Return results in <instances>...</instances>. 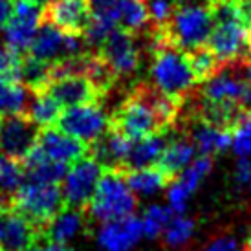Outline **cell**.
<instances>
[{"instance_id": "obj_26", "label": "cell", "mask_w": 251, "mask_h": 251, "mask_svg": "<svg viewBox=\"0 0 251 251\" xmlns=\"http://www.w3.org/2000/svg\"><path fill=\"white\" fill-rule=\"evenodd\" d=\"M125 180H126V183H128V187L132 189L134 195L152 196L167 187L171 176H169L167 173H163V171L156 165V167L125 171Z\"/></svg>"}, {"instance_id": "obj_6", "label": "cell", "mask_w": 251, "mask_h": 251, "mask_svg": "<svg viewBox=\"0 0 251 251\" xmlns=\"http://www.w3.org/2000/svg\"><path fill=\"white\" fill-rule=\"evenodd\" d=\"M64 196L59 185L24 181L15 193L11 205L22 216H26L35 227H42L63 209Z\"/></svg>"}, {"instance_id": "obj_7", "label": "cell", "mask_w": 251, "mask_h": 251, "mask_svg": "<svg viewBox=\"0 0 251 251\" xmlns=\"http://www.w3.org/2000/svg\"><path fill=\"white\" fill-rule=\"evenodd\" d=\"M81 53H83L81 35L63 31L50 22H44L39 28L35 39L29 46V55L51 66Z\"/></svg>"}, {"instance_id": "obj_11", "label": "cell", "mask_w": 251, "mask_h": 251, "mask_svg": "<svg viewBox=\"0 0 251 251\" xmlns=\"http://www.w3.org/2000/svg\"><path fill=\"white\" fill-rule=\"evenodd\" d=\"M39 126L22 114L0 119V154L15 161H24L35 149Z\"/></svg>"}, {"instance_id": "obj_45", "label": "cell", "mask_w": 251, "mask_h": 251, "mask_svg": "<svg viewBox=\"0 0 251 251\" xmlns=\"http://www.w3.org/2000/svg\"><path fill=\"white\" fill-rule=\"evenodd\" d=\"M209 2H213V0H207V4H209Z\"/></svg>"}, {"instance_id": "obj_22", "label": "cell", "mask_w": 251, "mask_h": 251, "mask_svg": "<svg viewBox=\"0 0 251 251\" xmlns=\"http://www.w3.org/2000/svg\"><path fill=\"white\" fill-rule=\"evenodd\" d=\"M191 141L195 143L200 156H213V154H220L229 149L233 143V134L229 128L213 125L207 121H200L193 128Z\"/></svg>"}, {"instance_id": "obj_38", "label": "cell", "mask_w": 251, "mask_h": 251, "mask_svg": "<svg viewBox=\"0 0 251 251\" xmlns=\"http://www.w3.org/2000/svg\"><path fill=\"white\" fill-rule=\"evenodd\" d=\"M13 2L15 0H0V28H6L7 21L11 19Z\"/></svg>"}, {"instance_id": "obj_33", "label": "cell", "mask_w": 251, "mask_h": 251, "mask_svg": "<svg viewBox=\"0 0 251 251\" xmlns=\"http://www.w3.org/2000/svg\"><path fill=\"white\" fill-rule=\"evenodd\" d=\"M189 61H191L193 72L196 75V81H200V83H205L207 79L215 75L216 68L220 64L209 48H198L195 51H189Z\"/></svg>"}, {"instance_id": "obj_25", "label": "cell", "mask_w": 251, "mask_h": 251, "mask_svg": "<svg viewBox=\"0 0 251 251\" xmlns=\"http://www.w3.org/2000/svg\"><path fill=\"white\" fill-rule=\"evenodd\" d=\"M63 106L46 90H35L26 106V118L33 121L39 128H50L59 123Z\"/></svg>"}, {"instance_id": "obj_5", "label": "cell", "mask_w": 251, "mask_h": 251, "mask_svg": "<svg viewBox=\"0 0 251 251\" xmlns=\"http://www.w3.org/2000/svg\"><path fill=\"white\" fill-rule=\"evenodd\" d=\"M136 195L128 187L123 171H105L90 205V215L99 222H112L130 216L136 209Z\"/></svg>"}, {"instance_id": "obj_19", "label": "cell", "mask_w": 251, "mask_h": 251, "mask_svg": "<svg viewBox=\"0 0 251 251\" xmlns=\"http://www.w3.org/2000/svg\"><path fill=\"white\" fill-rule=\"evenodd\" d=\"M130 145H132V140H128L121 132L110 128L103 138H99L94 143L92 158L105 171H123L128 152H130Z\"/></svg>"}, {"instance_id": "obj_34", "label": "cell", "mask_w": 251, "mask_h": 251, "mask_svg": "<svg viewBox=\"0 0 251 251\" xmlns=\"http://www.w3.org/2000/svg\"><path fill=\"white\" fill-rule=\"evenodd\" d=\"M233 151L238 158L251 156V112H248L244 118L233 126Z\"/></svg>"}, {"instance_id": "obj_3", "label": "cell", "mask_w": 251, "mask_h": 251, "mask_svg": "<svg viewBox=\"0 0 251 251\" xmlns=\"http://www.w3.org/2000/svg\"><path fill=\"white\" fill-rule=\"evenodd\" d=\"M154 88L169 98L180 101L195 86L196 75L193 72L189 53L165 41L160 31L154 37V61L151 66Z\"/></svg>"}, {"instance_id": "obj_1", "label": "cell", "mask_w": 251, "mask_h": 251, "mask_svg": "<svg viewBox=\"0 0 251 251\" xmlns=\"http://www.w3.org/2000/svg\"><path fill=\"white\" fill-rule=\"evenodd\" d=\"M178 116V101L156 88L140 86L126 98L110 119V128L121 132L128 140H143L161 132L175 123Z\"/></svg>"}, {"instance_id": "obj_14", "label": "cell", "mask_w": 251, "mask_h": 251, "mask_svg": "<svg viewBox=\"0 0 251 251\" xmlns=\"http://www.w3.org/2000/svg\"><path fill=\"white\" fill-rule=\"evenodd\" d=\"M211 169H213L211 156H198L181 173L180 178L175 183H171L167 193V202L169 209L173 211L175 215H183V211L187 209L189 200L193 198V195L202 185V181L209 176Z\"/></svg>"}, {"instance_id": "obj_44", "label": "cell", "mask_w": 251, "mask_h": 251, "mask_svg": "<svg viewBox=\"0 0 251 251\" xmlns=\"http://www.w3.org/2000/svg\"><path fill=\"white\" fill-rule=\"evenodd\" d=\"M35 2H39V4H44V2H46V4H48L50 0H35Z\"/></svg>"}, {"instance_id": "obj_39", "label": "cell", "mask_w": 251, "mask_h": 251, "mask_svg": "<svg viewBox=\"0 0 251 251\" xmlns=\"http://www.w3.org/2000/svg\"><path fill=\"white\" fill-rule=\"evenodd\" d=\"M26 251H70L66 246H59L53 244V242H33Z\"/></svg>"}, {"instance_id": "obj_40", "label": "cell", "mask_w": 251, "mask_h": 251, "mask_svg": "<svg viewBox=\"0 0 251 251\" xmlns=\"http://www.w3.org/2000/svg\"><path fill=\"white\" fill-rule=\"evenodd\" d=\"M92 6V11H98V9H106L116 4V0H88Z\"/></svg>"}, {"instance_id": "obj_35", "label": "cell", "mask_w": 251, "mask_h": 251, "mask_svg": "<svg viewBox=\"0 0 251 251\" xmlns=\"http://www.w3.org/2000/svg\"><path fill=\"white\" fill-rule=\"evenodd\" d=\"M176 7H178V0H147L149 19L154 24V29L165 28Z\"/></svg>"}, {"instance_id": "obj_17", "label": "cell", "mask_w": 251, "mask_h": 251, "mask_svg": "<svg viewBox=\"0 0 251 251\" xmlns=\"http://www.w3.org/2000/svg\"><path fill=\"white\" fill-rule=\"evenodd\" d=\"M35 151L57 163H75L77 160L84 158L86 154V145L83 141L72 138L70 134H66L61 128L50 126V128H42L39 132V140H37Z\"/></svg>"}, {"instance_id": "obj_31", "label": "cell", "mask_w": 251, "mask_h": 251, "mask_svg": "<svg viewBox=\"0 0 251 251\" xmlns=\"http://www.w3.org/2000/svg\"><path fill=\"white\" fill-rule=\"evenodd\" d=\"M51 77V64H46L29 55L28 59H22L21 81L31 90H42L50 83Z\"/></svg>"}, {"instance_id": "obj_30", "label": "cell", "mask_w": 251, "mask_h": 251, "mask_svg": "<svg viewBox=\"0 0 251 251\" xmlns=\"http://www.w3.org/2000/svg\"><path fill=\"white\" fill-rule=\"evenodd\" d=\"M173 218V211L165 207V205H160V203H152L149 205L143 215H141V227H143V237L147 238H158L160 235L165 233L169 222Z\"/></svg>"}, {"instance_id": "obj_16", "label": "cell", "mask_w": 251, "mask_h": 251, "mask_svg": "<svg viewBox=\"0 0 251 251\" xmlns=\"http://www.w3.org/2000/svg\"><path fill=\"white\" fill-rule=\"evenodd\" d=\"M90 19L92 6L88 0H50L44 7V21L75 35L86 31Z\"/></svg>"}, {"instance_id": "obj_12", "label": "cell", "mask_w": 251, "mask_h": 251, "mask_svg": "<svg viewBox=\"0 0 251 251\" xmlns=\"http://www.w3.org/2000/svg\"><path fill=\"white\" fill-rule=\"evenodd\" d=\"M99 57L114 77L132 75L140 66V48L132 33L118 28L103 42Z\"/></svg>"}, {"instance_id": "obj_24", "label": "cell", "mask_w": 251, "mask_h": 251, "mask_svg": "<svg viewBox=\"0 0 251 251\" xmlns=\"http://www.w3.org/2000/svg\"><path fill=\"white\" fill-rule=\"evenodd\" d=\"M22 167H24V176L28 178V181L53 183V185H59V181L64 180V175L68 171L66 165L44 158L35 149L29 152L26 160L22 161Z\"/></svg>"}, {"instance_id": "obj_29", "label": "cell", "mask_w": 251, "mask_h": 251, "mask_svg": "<svg viewBox=\"0 0 251 251\" xmlns=\"http://www.w3.org/2000/svg\"><path fill=\"white\" fill-rule=\"evenodd\" d=\"M24 183V167L21 161H15L0 154V202L11 203L15 193Z\"/></svg>"}, {"instance_id": "obj_10", "label": "cell", "mask_w": 251, "mask_h": 251, "mask_svg": "<svg viewBox=\"0 0 251 251\" xmlns=\"http://www.w3.org/2000/svg\"><path fill=\"white\" fill-rule=\"evenodd\" d=\"M44 21V9L35 0H15L13 13L4 28V41L15 51L29 50Z\"/></svg>"}, {"instance_id": "obj_28", "label": "cell", "mask_w": 251, "mask_h": 251, "mask_svg": "<svg viewBox=\"0 0 251 251\" xmlns=\"http://www.w3.org/2000/svg\"><path fill=\"white\" fill-rule=\"evenodd\" d=\"M29 101L28 90L21 83L0 79V118L22 114Z\"/></svg>"}, {"instance_id": "obj_2", "label": "cell", "mask_w": 251, "mask_h": 251, "mask_svg": "<svg viewBox=\"0 0 251 251\" xmlns=\"http://www.w3.org/2000/svg\"><path fill=\"white\" fill-rule=\"evenodd\" d=\"M213 29L207 48L218 63H240L251 57V24L248 0H213L209 2Z\"/></svg>"}, {"instance_id": "obj_46", "label": "cell", "mask_w": 251, "mask_h": 251, "mask_svg": "<svg viewBox=\"0 0 251 251\" xmlns=\"http://www.w3.org/2000/svg\"><path fill=\"white\" fill-rule=\"evenodd\" d=\"M0 251H2V250H0Z\"/></svg>"}, {"instance_id": "obj_41", "label": "cell", "mask_w": 251, "mask_h": 251, "mask_svg": "<svg viewBox=\"0 0 251 251\" xmlns=\"http://www.w3.org/2000/svg\"><path fill=\"white\" fill-rule=\"evenodd\" d=\"M246 72H248V74H246V75H248V81L251 83V57L248 59V68H246Z\"/></svg>"}, {"instance_id": "obj_42", "label": "cell", "mask_w": 251, "mask_h": 251, "mask_svg": "<svg viewBox=\"0 0 251 251\" xmlns=\"http://www.w3.org/2000/svg\"><path fill=\"white\" fill-rule=\"evenodd\" d=\"M248 248L251 251V224H250V231H248Z\"/></svg>"}, {"instance_id": "obj_23", "label": "cell", "mask_w": 251, "mask_h": 251, "mask_svg": "<svg viewBox=\"0 0 251 251\" xmlns=\"http://www.w3.org/2000/svg\"><path fill=\"white\" fill-rule=\"evenodd\" d=\"M195 143L191 140H185V138H178V140H173L167 143L160 161H158V167L163 173H167L171 178L173 176H180L195 161Z\"/></svg>"}, {"instance_id": "obj_20", "label": "cell", "mask_w": 251, "mask_h": 251, "mask_svg": "<svg viewBox=\"0 0 251 251\" xmlns=\"http://www.w3.org/2000/svg\"><path fill=\"white\" fill-rule=\"evenodd\" d=\"M84 229V215L81 209L75 207H66L61 209L46 226H44V235L48 242L59 246H66L77 238Z\"/></svg>"}, {"instance_id": "obj_8", "label": "cell", "mask_w": 251, "mask_h": 251, "mask_svg": "<svg viewBox=\"0 0 251 251\" xmlns=\"http://www.w3.org/2000/svg\"><path fill=\"white\" fill-rule=\"evenodd\" d=\"M57 125L61 130L70 134L72 138L83 141L84 145H94L99 138H103L108 132L110 119L98 103H88L66 108L61 114Z\"/></svg>"}, {"instance_id": "obj_21", "label": "cell", "mask_w": 251, "mask_h": 251, "mask_svg": "<svg viewBox=\"0 0 251 251\" xmlns=\"http://www.w3.org/2000/svg\"><path fill=\"white\" fill-rule=\"evenodd\" d=\"M167 138L161 132L147 136L143 140H136L130 145V152L126 158L125 169L123 171H132V169H145L158 165L161 154L167 147Z\"/></svg>"}, {"instance_id": "obj_32", "label": "cell", "mask_w": 251, "mask_h": 251, "mask_svg": "<svg viewBox=\"0 0 251 251\" xmlns=\"http://www.w3.org/2000/svg\"><path fill=\"white\" fill-rule=\"evenodd\" d=\"M196 231V224L193 218H189L185 215H175L169 222L167 229L163 233V238H165V244L169 248H181L185 246L193 238Z\"/></svg>"}, {"instance_id": "obj_18", "label": "cell", "mask_w": 251, "mask_h": 251, "mask_svg": "<svg viewBox=\"0 0 251 251\" xmlns=\"http://www.w3.org/2000/svg\"><path fill=\"white\" fill-rule=\"evenodd\" d=\"M143 238L141 220L134 215L105 222L98 229V244L103 251H130Z\"/></svg>"}, {"instance_id": "obj_27", "label": "cell", "mask_w": 251, "mask_h": 251, "mask_svg": "<svg viewBox=\"0 0 251 251\" xmlns=\"http://www.w3.org/2000/svg\"><path fill=\"white\" fill-rule=\"evenodd\" d=\"M114 7H116V15H118L119 28L128 33L143 31L147 24L151 22L147 0H116Z\"/></svg>"}, {"instance_id": "obj_37", "label": "cell", "mask_w": 251, "mask_h": 251, "mask_svg": "<svg viewBox=\"0 0 251 251\" xmlns=\"http://www.w3.org/2000/svg\"><path fill=\"white\" fill-rule=\"evenodd\" d=\"M202 251H240V248H238L237 238L224 235V237H216L215 240H211Z\"/></svg>"}, {"instance_id": "obj_15", "label": "cell", "mask_w": 251, "mask_h": 251, "mask_svg": "<svg viewBox=\"0 0 251 251\" xmlns=\"http://www.w3.org/2000/svg\"><path fill=\"white\" fill-rule=\"evenodd\" d=\"M35 242V226L11 203L0 202V250L26 251Z\"/></svg>"}, {"instance_id": "obj_13", "label": "cell", "mask_w": 251, "mask_h": 251, "mask_svg": "<svg viewBox=\"0 0 251 251\" xmlns=\"http://www.w3.org/2000/svg\"><path fill=\"white\" fill-rule=\"evenodd\" d=\"M55 99L61 106H72L98 103L103 92L92 83L88 77L68 74V75H55L50 79V83L42 88Z\"/></svg>"}, {"instance_id": "obj_9", "label": "cell", "mask_w": 251, "mask_h": 251, "mask_svg": "<svg viewBox=\"0 0 251 251\" xmlns=\"http://www.w3.org/2000/svg\"><path fill=\"white\" fill-rule=\"evenodd\" d=\"M105 173V169L99 165L94 158H81L75 163H72V167L66 171L63 180V196L64 203L68 207L83 209L94 198V193L98 189V183L101 176Z\"/></svg>"}, {"instance_id": "obj_43", "label": "cell", "mask_w": 251, "mask_h": 251, "mask_svg": "<svg viewBox=\"0 0 251 251\" xmlns=\"http://www.w3.org/2000/svg\"><path fill=\"white\" fill-rule=\"evenodd\" d=\"M248 17H250V24H251V0H248Z\"/></svg>"}, {"instance_id": "obj_4", "label": "cell", "mask_w": 251, "mask_h": 251, "mask_svg": "<svg viewBox=\"0 0 251 251\" xmlns=\"http://www.w3.org/2000/svg\"><path fill=\"white\" fill-rule=\"evenodd\" d=\"M211 29H213V17L209 4L178 2V7L167 22V26L156 31H160L165 37V41L171 42L173 46L189 53L207 44Z\"/></svg>"}, {"instance_id": "obj_36", "label": "cell", "mask_w": 251, "mask_h": 251, "mask_svg": "<svg viewBox=\"0 0 251 251\" xmlns=\"http://www.w3.org/2000/svg\"><path fill=\"white\" fill-rule=\"evenodd\" d=\"M235 180L242 187H251V156L248 158H238L237 167H235Z\"/></svg>"}]
</instances>
